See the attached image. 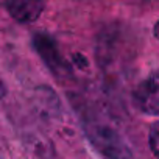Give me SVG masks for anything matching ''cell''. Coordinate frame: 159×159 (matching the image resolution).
I'll return each mask as SVG.
<instances>
[{"instance_id":"cell-1","label":"cell","mask_w":159,"mask_h":159,"mask_svg":"<svg viewBox=\"0 0 159 159\" xmlns=\"http://www.w3.org/2000/svg\"><path fill=\"white\" fill-rule=\"evenodd\" d=\"M84 129L92 145L108 159H133V153L122 134L109 122L102 117H91L86 114Z\"/></svg>"},{"instance_id":"cell-2","label":"cell","mask_w":159,"mask_h":159,"mask_svg":"<svg viewBox=\"0 0 159 159\" xmlns=\"http://www.w3.org/2000/svg\"><path fill=\"white\" fill-rule=\"evenodd\" d=\"M134 106L148 116H159V69L148 73L133 91Z\"/></svg>"},{"instance_id":"cell-3","label":"cell","mask_w":159,"mask_h":159,"mask_svg":"<svg viewBox=\"0 0 159 159\" xmlns=\"http://www.w3.org/2000/svg\"><path fill=\"white\" fill-rule=\"evenodd\" d=\"M36 52L41 55V58L47 62V66L55 72V73H61L66 70V64L61 61V56L58 53L56 44L50 36L45 34H34L33 38Z\"/></svg>"},{"instance_id":"cell-4","label":"cell","mask_w":159,"mask_h":159,"mask_svg":"<svg viewBox=\"0 0 159 159\" xmlns=\"http://www.w3.org/2000/svg\"><path fill=\"white\" fill-rule=\"evenodd\" d=\"M3 7L7 8V11L10 13L13 19L25 24V22L36 20L44 11L45 3L42 2H5Z\"/></svg>"},{"instance_id":"cell-5","label":"cell","mask_w":159,"mask_h":159,"mask_svg":"<svg viewBox=\"0 0 159 159\" xmlns=\"http://www.w3.org/2000/svg\"><path fill=\"white\" fill-rule=\"evenodd\" d=\"M148 143L153 154L159 159V122H154L148 131Z\"/></svg>"},{"instance_id":"cell-6","label":"cell","mask_w":159,"mask_h":159,"mask_svg":"<svg viewBox=\"0 0 159 159\" xmlns=\"http://www.w3.org/2000/svg\"><path fill=\"white\" fill-rule=\"evenodd\" d=\"M153 31H154V38H156V39H157V42H159V20L156 22V25H154V30H153Z\"/></svg>"}]
</instances>
